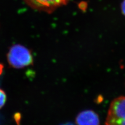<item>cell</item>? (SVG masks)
Instances as JSON below:
<instances>
[{"instance_id": "2", "label": "cell", "mask_w": 125, "mask_h": 125, "mask_svg": "<svg viewBox=\"0 0 125 125\" xmlns=\"http://www.w3.org/2000/svg\"><path fill=\"white\" fill-rule=\"evenodd\" d=\"M105 125H125V96L113 100L109 105Z\"/></svg>"}, {"instance_id": "1", "label": "cell", "mask_w": 125, "mask_h": 125, "mask_svg": "<svg viewBox=\"0 0 125 125\" xmlns=\"http://www.w3.org/2000/svg\"><path fill=\"white\" fill-rule=\"evenodd\" d=\"M10 65L16 68L28 66L33 62V57L30 51L24 46L16 44L11 46L7 54Z\"/></svg>"}, {"instance_id": "7", "label": "cell", "mask_w": 125, "mask_h": 125, "mask_svg": "<svg viewBox=\"0 0 125 125\" xmlns=\"http://www.w3.org/2000/svg\"><path fill=\"white\" fill-rule=\"evenodd\" d=\"M3 66L1 64H0V75L2 74L3 72Z\"/></svg>"}, {"instance_id": "5", "label": "cell", "mask_w": 125, "mask_h": 125, "mask_svg": "<svg viewBox=\"0 0 125 125\" xmlns=\"http://www.w3.org/2000/svg\"><path fill=\"white\" fill-rule=\"evenodd\" d=\"M6 100V95L4 91L0 89V108H1L5 104Z\"/></svg>"}, {"instance_id": "6", "label": "cell", "mask_w": 125, "mask_h": 125, "mask_svg": "<svg viewBox=\"0 0 125 125\" xmlns=\"http://www.w3.org/2000/svg\"><path fill=\"white\" fill-rule=\"evenodd\" d=\"M121 10L123 14L125 16V0H124L121 4Z\"/></svg>"}, {"instance_id": "3", "label": "cell", "mask_w": 125, "mask_h": 125, "mask_svg": "<svg viewBox=\"0 0 125 125\" xmlns=\"http://www.w3.org/2000/svg\"><path fill=\"white\" fill-rule=\"evenodd\" d=\"M34 10L51 13L58 7L67 4L69 0H23Z\"/></svg>"}, {"instance_id": "4", "label": "cell", "mask_w": 125, "mask_h": 125, "mask_svg": "<svg viewBox=\"0 0 125 125\" xmlns=\"http://www.w3.org/2000/svg\"><path fill=\"white\" fill-rule=\"evenodd\" d=\"M77 125H100L98 115L91 110L80 112L76 118Z\"/></svg>"}]
</instances>
